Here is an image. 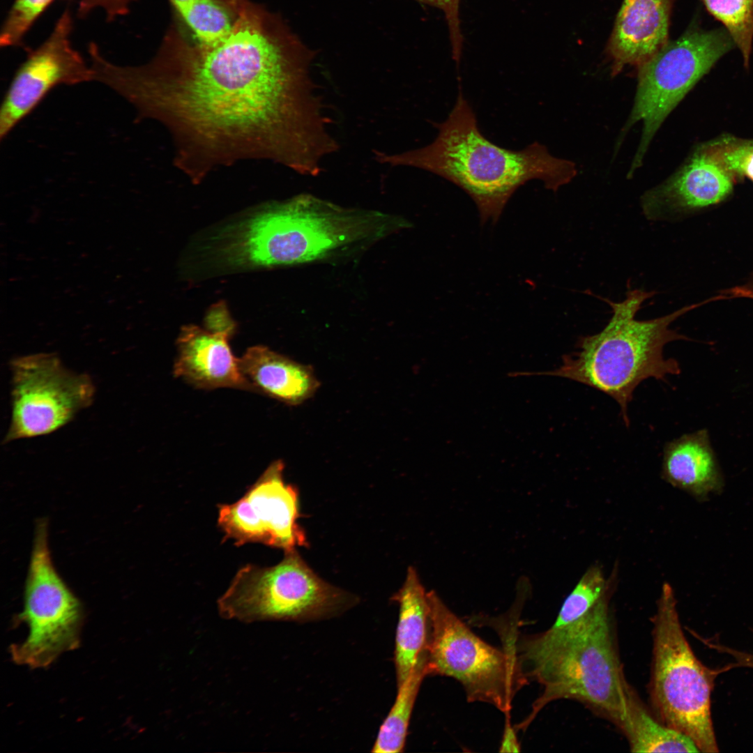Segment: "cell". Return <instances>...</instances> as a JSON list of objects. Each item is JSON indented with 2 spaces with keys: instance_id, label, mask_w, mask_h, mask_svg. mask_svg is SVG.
I'll use <instances>...</instances> for the list:
<instances>
[{
  "instance_id": "15",
  "label": "cell",
  "mask_w": 753,
  "mask_h": 753,
  "mask_svg": "<svg viewBox=\"0 0 753 753\" xmlns=\"http://www.w3.org/2000/svg\"><path fill=\"white\" fill-rule=\"evenodd\" d=\"M733 183L702 146L674 174L643 194L641 210L648 220H660L707 207L725 199Z\"/></svg>"
},
{
  "instance_id": "14",
  "label": "cell",
  "mask_w": 753,
  "mask_h": 753,
  "mask_svg": "<svg viewBox=\"0 0 753 753\" xmlns=\"http://www.w3.org/2000/svg\"><path fill=\"white\" fill-rule=\"evenodd\" d=\"M206 324L207 329L195 325L182 328L177 340L174 374L199 389L255 390L241 371L239 358L230 348L229 340L235 324L224 303L213 306Z\"/></svg>"
},
{
  "instance_id": "9",
  "label": "cell",
  "mask_w": 753,
  "mask_h": 753,
  "mask_svg": "<svg viewBox=\"0 0 753 753\" xmlns=\"http://www.w3.org/2000/svg\"><path fill=\"white\" fill-rule=\"evenodd\" d=\"M735 44L724 28L705 30L697 24L667 43L638 67L637 85L621 138L639 122L641 137L628 178L642 165L652 140L667 116L715 63Z\"/></svg>"
},
{
  "instance_id": "1",
  "label": "cell",
  "mask_w": 753,
  "mask_h": 753,
  "mask_svg": "<svg viewBox=\"0 0 753 753\" xmlns=\"http://www.w3.org/2000/svg\"><path fill=\"white\" fill-rule=\"evenodd\" d=\"M317 54L279 16L242 0L224 38L203 44L172 27L151 61L116 65L107 83L139 119L168 128L175 163L195 181L248 158L313 176L337 146L310 77Z\"/></svg>"
},
{
  "instance_id": "24",
  "label": "cell",
  "mask_w": 753,
  "mask_h": 753,
  "mask_svg": "<svg viewBox=\"0 0 753 753\" xmlns=\"http://www.w3.org/2000/svg\"><path fill=\"white\" fill-rule=\"evenodd\" d=\"M723 25L748 68L753 43V0H702Z\"/></svg>"
},
{
  "instance_id": "13",
  "label": "cell",
  "mask_w": 753,
  "mask_h": 753,
  "mask_svg": "<svg viewBox=\"0 0 753 753\" xmlns=\"http://www.w3.org/2000/svg\"><path fill=\"white\" fill-rule=\"evenodd\" d=\"M72 28V18L66 10L49 37L29 52L16 70L1 106V139L29 115L54 87L94 80L91 66L70 43Z\"/></svg>"
},
{
  "instance_id": "22",
  "label": "cell",
  "mask_w": 753,
  "mask_h": 753,
  "mask_svg": "<svg viewBox=\"0 0 753 753\" xmlns=\"http://www.w3.org/2000/svg\"><path fill=\"white\" fill-rule=\"evenodd\" d=\"M236 11L225 0H192L177 12L196 41L210 44L229 33Z\"/></svg>"
},
{
  "instance_id": "8",
  "label": "cell",
  "mask_w": 753,
  "mask_h": 753,
  "mask_svg": "<svg viewBox=\"0 0 753 753\" xmlns=\"http://www.w3.org/2000/svg\"><path fill=\"white\" fill-rule=\"evenodd\" d=\"M429 628L425 650L428 675L455 678L469 702H483L507 713L528 683L513 645L500 650L483 641L437 593L427 592Z\"/></svg>"
},
{
  "instance_id": "29",
  "label": "cell",
  "mask_w": 753,
  "mask_h": 753,
  "mask_svg": "<svg viewBox=\"0 0 753 753\" xmlns=\"http://www.w3.org/2000/svg\"><path fill=\"white\" fill-rule=\"evenodd\" d=\"M505 714V725L501 744L500 752H519L521 746L517 738L516 731L510 722L509 713Z\"/></svg>"
},
{
  "instance_id": "10",
  "label": "cell",
  "mask_w": 753,
  "mask_h": 753,
  "mask_svg": "<svg viewBox=\"0 0 753 753\" xmlns=\"http://www.w3.org/2000/svg\"><path fill=\"white\" fill-rule=\"evenodd\" d=\"M18 620L28 625L26 639L10 647L17 664L45 668L77 648L84 621L82 604L56 570L48 546V522L38 519Z\"/></svg>"
},
{
  "instance_id": "32",
  "label": "cell",
  "mask_w": 753,
  "mask_h": 753,
  "mask_svg": "<svg viewBox=\"0 0 753 753\" xmlns=\"http://www.w3.org/2000/svg\"><path fill=\"white\" fill-rule=\"evenodd\" d=\"M176 11L184 7L192 0H169Z\"/></svg>"
},
{
  "instance_id": "20",
  "label": "cell",
  "mask_w": 753,
  "mask_h": 753,
  "mask_svg": "<svg viewBox=\"0 0 753 753\" xmlns=\"http://www.w3.org/2000/svg\"><path fill=\"white\" fill-rule=\"evenodd\" d=\"M625 734L632 752H699L687 735L655 720L632 690L626 716L618 727Z\"/></svg>"
},
{
  "instance_id": "18",
  "label": "cell",
  "mask_w": 753,
  "mask_h": 753,
  "mask_svg": "<svg viewBox=\"0 0 753 753\" xmlns=\"http://www.w3.org/2000/svg\"><path fill=\"white\" fill-rule=\"evenodd\" d=\"M239 366L256 391L289 405L307 400L319 386L311 367L264 346L249 347L239 358Z\"/></svg>"
},
{
  "instance_id": "21",
  "label": "cell",
  "mask_w": 753,
  "mask_h": 753,
  "mask_svg": "<svg viewBox=\"0 0 753 753\" xmlns=\"http://www.w3.org/2000/svg\"><path fill=\"white\" fill-rule=\"evenodd\" d=\"M427 661L425 648L409 676L397 686L395 701L379 729L372 752L403 751L415 701L423 678L428 676Z\"/></svg>"
},
{
  "instance_id": "16",
  "label": "cell",
  "mask_w": 753,
  "mask_h": 753,
  "mask_svg": "<svg viewBox=\"0 0 753 753\" xmlns=\"http://www.w3.org/2000/svg\"><path fill=\"white\" fill-rule=\"evenodd\" d=\"M673 0H624L608 45L612 73L637 68L668 42Z\"/></svg>"
},
{
  "instance_id": "2",
  "label": "cell",
  "mask_w": 753,
  "mask_h": 753,
  "mask_svg": "<svg viewBox=\"0 0 753 753\" xmlns=\"http://www.w3.org/2000/svg\"><path fill=\"white\" fill-rule=\"evenodd\" d=\"M434 126L439 132L430 144L396 155L374 151L375 159L422 169L459 187L475 202L481 225L497 222L510 198L528 181H542L556 192L577 174L574 162L552 155L537 142L516 151L489 141L460 86L448 118Z\"/></svg>"
},
{
  "instance_id": "30",
  "label": "cell",
  "mask_w": 753,
  "mask_h": 753,
  "mask_svg": "<svg viewBox=\"0 0 753 753\" xmlns=\"http://www.w3.org/2000/svg\"><path fill=\"white\" fill-rule=\"evenodd\" d=\"M727 292L731 296H745L753 299V284L743 287H736Z\"/></svg>"
},
{
  "instance_id": "5",
  "label": "cell",
  "mask_w": 753,
  "mask_h": 753,
  "mask_svg": "<svg viewBox=\"0 0 753 753\" xmlns=\"http://www.w3.org/2000/svg\"><path fill=\"white\" fill-rule=\"evenodd\" d=\"M655 291L630 289L624 300H604L612 316L599 333L579 337L576 352L564 355L561 365L542 372H514L509 376H552L570 379L597 389L619 405L626 425L628 404L635 388L648 378L665 381L668 375L680 372L678 362L665 358L666 344L688 340L669 328L685 312L701 303L684 307L671 314L648 320L635 318L643 303Z\"/></svg>"
},
{
  "instance_id": "3",
  "label": "cell",
  "mask_w": 753,
  "mask_h": 753,
  "mask_svg": "<svg viewBox=\"0 0 753 753\" xmlns=\"http://www.w3.org/2000/svg\"><path fill=\"white\" fill-rule=\"evenodd\" d=\"M608 593L579 621L551 626L515 639L523 672L542 686L528 715L517 729L525 730L539 712L560 699L577 701L618 727L624 720L632 689L626 681L615 646Z\"/></svg>"
},
{
  "instance_id": "4",
  "label": "cell",
  "mask_w": 753,
  "mask_h": 753,
  "mask_svg": "<svg viewBox=\"0 0 753 753\" xmlns=\"http://www.w3.org/2000/svg\"><path fill=\"white\" fill-rule=\"evenodd\" d=\"M409 226L399 216L302 194L273 203L242 222L225 252L241 266L309 263L356 251Z\"/></svg>"
},
{
  "instance_id": "19",
  "label": "cell",
  "mask_w": 753,
  "mask_h": 753,
  "mask_svg": "<svg viewBox=\"0 0 753 753\" xmlns=\"http://www.w3.org/2000/svg\"><path fill=\"white\" fill-rule=\"evenodd\" d=\"M392 599L399 604L396 629L395 665L397 686L409 676L425 650L429 628L427 592L416 569L408 568L405 581Z\"/></svg>"
},
{
  "instance_id": "28",
  "label": "cell",
  "mask_w": 753,
  "mask_h": 753,
  "mask_svg": "<svg viewBox=\"0 0 753 753\" xmlns=\"http://www.w3.org/2000/svg\"><path fill=\"white\" fill-rule=\"evenodd\" d=\"M134 0H82L79 4V11L84 15L93 9L100 8L107 15L109 20H113L117 16L123 15L129 10V7Z\"/></svg>"
},
{
  "instance_id": "27",
  "label": "cell",
  "mask_w": 753,
  "mask_h": 753,
  "mask_svg": "<svg viewBox=\"0 0 753 753\" xmlns=\"http://www.w3.org/2000/svg\"><path fill=\"white\" fill-rule=\"evenodd\" d=\"M421 4L438 8L444 15L449 32L452 57L459 68L464 46V36L459 15L461 0H414Z\"/></svg>"
},
{
  "instance_id": "26",
  "label": "cell",
  "mask_w": 753,
  "mask_h": 753,
  "mask_svg": "<svg viewBox=\"0 0 753 753\" xmlns=\"http://www.w3.org/2000/svg\"><path fill=\"white\" fill-rule=\"evenodd\" d=\"M54 0H15L0 33V45H20L29 30Z\"/></svg>"
},
{
  "instance_id": "11",
  "label": "cell",
  "mask_w": 753,
  "mask_h": 753,
  "mask_svg": "<svg viewBox=\"0 0 753 753\" xmlns=\"http://www.w3.org/2000/svg\"><path fill=\"white\" fill-rule=\"evenodd\" d=\"M10 370L11 416L3 443L56 432L93 402L90 376L68 370L54 353L15 358Z\"/></svg>"
},
{
  "instance_id": "6",
  "label": "cell",
  "mask_w": 753,
  "mask_h": 753,
  "mask_svg": "<svg viewBox=\"0 0 753 753\" xmlns=\"http://www.w3.org/2000/svg\"><path fill=\"white\" fill-rule=\"evenodd\" d=\"M676 605L672 587L664 583L652 618V703L659 720L691 738L700 752H718L710 695L715 678L725 669L708 668L695 656Z\"/></svg>"
},
{
  "instance_id": "7",
  "label": "cell",
  "mask_w": 753,
  "mask_h": 753,
  "mask_svg": "<svg viewBox=\"0 0 753 753\" xmlns=\"http://www.w3.org/2000/svg\"><path fill=\"white\" fill-rule=\"evenodd\" d=\"M356 602L319 577L292 549L275 565L241 568L218 600V609L222 617L244 623L307 621L340 614Z\"/></svg>"
},
{
  "instance_id": "23",
  "label": "cell",
  "mask_w": 753,
  "mask_h": 753,
  "mask_svg": "<svg viewBox=\"0 0 753 753\" xmlns=\"http://www.w3.org/2000/svg\"><path fill=\"white\" fill-rule=\"evenodd\" d=\"M614 579L606 580L598 565L591 566L564 600L552 626L561 627L573 623L589 613L611 591Z\"/></svg>"
},
{
  "instance_id": "25",
  "label": "cell",
  "mask_w": 753,
  "mask_h": 753,
  "mask_svg": "<svg viewBox=\"0 0 753 753\" xmlns=\"http://www.w3.org/2000/svg\"><path fill=\"white\" fill-rule=\"evenodd\" d=\"M703 148L733 180L745 176L753 182V142L727 139Z\"/></svg>"
},
{
  "instance_id": "33",
  "label": "cell",
  "mask_w": 753,
  "mask_h": 753,
  "mask_svg": "<svg viewBox=\"0 0 753 753\" xmlns=\"http://www.w3.org/2000/svg\"><path fill=\"white\" fill-rule=\"evenodd\" d=\"M225 1H226L231 6L236 8V7H237L238 6V4H239V3L241 2V0H225Z\"/></svg>"
},
{
  "instance_id": "17",
  "label": "cell",
  "mask_w": 753,
  "mask_h": 753,
  "mask_svg": "<svg viewBox=\"0 0 753 753\" xmlns=\"http://www.w3.org/2000/svg\"><path fill=\"white\" fill-rule=\"evenodd\" d=\"M662 476L674 487L700 500L721 491L724 480L708 431L700 429L667 442Z\"/></svg>"
},
{
  "instance_id": "31",
  "label": "cell",
  "mask_w": 753,
  "mask_h": 753,
  "mask_svg": "<svg viewBox=\"0 0 753 753\" xmlns=\"http://www.w3.org/2000/svg\"><path fill=\"white\" fill-rule=\"evenodd\" d=\"M737 661L740 667L753 669V654L740 651L738 654Z\"/></svg>"
},
{
  "instance_id": "12",
  "label": "cell",
  "mask_w": 753,
  "mask_h": 753,
  "mask_svg": "<svg viewBox=\"0 0 753 753\" xmlns=\"http://www.w3.org/2000/svg\"><path fill=\"white\" fill-rule=\"evenodd\" d=\"M284 464L272 462L238 501L221 504L218 525L236 546L256 542L285 551L307 545L296 488L283 478Z\"/></svg>"
}]
</instances>
